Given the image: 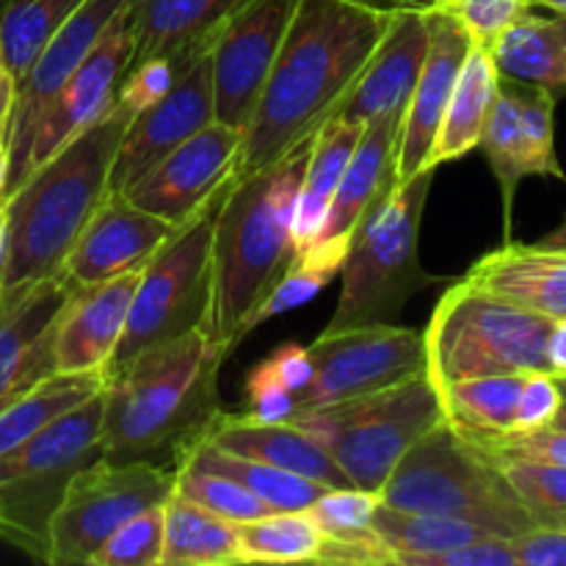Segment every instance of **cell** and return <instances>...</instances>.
Wrapping results in <instances>:
<instances>
[{"label":"cell","instance_id":"1","mask_svg":"<svg viewBox=\"0 0 566 566\" xmlns=\"http://www.w3.org/2000/svg\"><path fill=\"white\" fill-rule=\"evenodd\" d=\"M390 20L392 14L346 0H298L243 130L235 177L276 164L340 111Z\"/></svg>","mask_w":566,"mask_h":566},{"label":"cell","instance_id":"2","mask_svg":"<svg viewBox=\"0 0 566 566\" xmlns=\"http://www.w3.org/2000/svg\"><path fill=\"white\" fill-rule=\"evenodd\" d=\"M224 359V348L199 326L105 370L99 457L177 473L224 415L219 398Z\"/></svg>","mask_w":566,"mask_h":566},{"label":"cell","instance_id":"3","mask_svg":"<svg viewBox=\"0 0 566 566\" xmlns=\"http://www.w3.org/2000/svg\"><path fill=\"white\" fill-rule=\"evenodd\" d=\"M310 142L296 144L263 171L232 177L216 216L213 291L205 329L227 357L247 340L249 318L298 258L293 208Z\"/></svg>","mask_w":566,"mask_h":566},{"label":"cell","instance_id":"4","mask_svg":"<svg viewBox=\"0 0 566 566\" xmlns=\"http://www.w3.org/2000/svg\"><path fill=\"white\" fill-rule=\"evenodd\" d=\"M130 119V111L114 103L3 199L9 227L3 293L61 276L66 254L108 199L116 149Z\"/></svg>","mask_w":566,"mask_h":566},{"label":"cell","instance_id":"5","mask_svg":"<svg viewBox=\"0 0 566 566\" xmlns=\"http://www.w3.org/2000/svg\"><path fill=\"white\" fill-rule=\"evenodd\" d=\"M434 177L437 169L418 171L365 216L348 243L340 296L326 332L398 324L409 298L440 282L420 265V224Z\"/></svg>","mask_w":566,"mask_h":566},{"label":"cell","instance_id":"6","mask_svg":"<svg viewBox=\"0 0 566 566\" xmlns=\"http://www.w3.org/2000/svg\"><path fill=\"white\" fill-rule=\"evenodd\" d=\"M379 501L403 512L470 520L506 539L536 528L497 464L448 420L403 453L379 490Z\"/></svg>","mask_w":566,"mask_h":566},{"label":"cell","instance_id":"7","mask_svg":"<svg viewBox=\"0 0 566 566\" xmlns=\"http://www.w3.org/2000/svg\"><path fill=\"white\" fill-rule=\"evenodd\" d=\"M556 318L531 313L459 280L426 326V374L434 387L497 374H547V335Z\"/></svg>","mask_w":566,"mask_h":566},{"label":"cell","instance_id":"8","mask_svg":"<svg viewBox=\"0 0 566 566\" xmlns=\"http://www.w3.org/2000/svg\"><path fill=\"white\" fill-rule=\"evenodd\" d=\"M103 390L50 420L0 462V542L50 562V528L72 479L99 459Z\"/></svg>","mask_w":566,"mask_h":566},{"label":"cell","instance_id":"9","mask_svg":"<svg viewBox=\"0 0 566 566\" xmlns=\"http://www.w3.org/2000/svg\"><path fill=\"white\" fill-rule=\"evenodd\" d=\"M442 420L440 390L429 374H420L381 392L304 409L291 423L313 437L357 490L379 495L403 453Z\"/></svg>","mask_w":566,"mask_h":566},{"label":"cell","instance_id":"10","mask_svg":"<svg viewBox=\"0 0 566 566\" xmlns=\"http://www.w3.org/2000/svg\"><path fill=\"white\" fill-rule=\"evenodd\" d=\"M230 182L227 180L191 219L182 221L147 260L138 276L122 340L105 370L119 368L147 348L205 326L213 291L216 216L230 191Z\"/></svg>","mask_w":566,"mask_h":566},{"label":"cell","instance_id":"11","mask_svg":"<svg viewBox=\"0 0 566 566\" xmlns=\"http://www.w3.org/2000/svg\"><path fill=\"white\" fill-rule=\"evenodd\" d=\"M175 492V473L155 464H114L103 457L72 479L50 528V566H92L103 542L133 514Z\"/></svg>","mask_w":566,"mask_h":566},{"label":"cell","instance_id":"12","mask_svg":"<svg viewBox=\"0 0 566 566\" xmlns=\"http://www.w3.org/2000/svg\"><path fill=\"white\" fill-rule=\"evenodd\" d=\"M307 348L315 374L298 398L296 412L370 396L426 374V337L409 326L324 329Z\"/></svg>","mask_w":566,"mask_h":566},{"label":"cell","instance_id":"13","mask_svg":"<svg viewBox=\"0 0 566 566\" xmlns=\"http://www.w3.org/2000/svg\"><path fill=\"white\" fill-rule=\"evenodd\" d=\"M298 0H249L210 48L216 119L247 130Z\"/></svg>","mask_w":566,"mask_h":566},{"label":"cell","instance_id":"14","mask_svg":"<svg viewBox=\"0 0 566 566\" xmlns=\"http://www.w3.org/2000/svg\"><path fill=\"white\" fill-rule=\"evenodd\" d=\"M136 0H86L64 25L55 31V36L44 44L39 59L31 70L17 83L14 108H11L9 130H6V147H9V175H6L3 199L14 191L25 177L28 153H31L36 125L42 119L50 99L59 94V88L70 81L83 59L92 53L94 44L105 33L119 11L130 9Z\"/></svg>","mask_w":566,"mask_h":566},{"label":"cell","instance_id":"15","mask_svg":"<svg viewBox=\"0 0 566 566\" xmlns=\"http://www.w3.org/2000/svg\"><path fill=\"white\" fill-rule=\"evenodd\" d=\"M241 147L243 133L216 119L164 155L122 193L147 213L180 227L235 177Z\"/></svg>","mask_w":566,"mask_h":566},{"label":"cell","instance_id":"16","mask_svg":"<svg viewBox=\"0 0 566 566\" xmlns=\"http://www.w3.org/2000/svg\"><path fill=\"white\" fill-rule=\"evenodd\" d=\"M216 122L213 66L210 50L188 61L177 75L175 86L155 99L149 108L138 111L125 127L111 171V193H122L142 175H147L164 155L180 147L186 138Z\"/></svg>","mask_w":566,"mask_h":566},{"label":"cell","instance_id":"17","mask_svg":"<svg viewBox=\"0 0 566 566\" xmlns=\"http://www.w3.org/2000/svg\"><path fill=\"white\" fill-rule=\"evenodd\" d=\"M133 59V36L127 25V9L111 20L92 53L77 64L70 81L59 88L50 105L44 108L36 125L31 153H28L25 177L36 169L42 160L59 153L66 142L86 130L92 122L108 114L116 103V88L125 77ZM22 177V180H25Z\"/></svg>","mask_w":566,"mask_h":566},{"label":"cell","instance_id":"18","mask_svg":"<svg viewBox=\"0 0 566 566\" xmlns=\"http://www.w3.org/2000/svg\"><path fill=\"white\" fill-rule=\"evenodd\" d=\"M75 287L64 276L0 296V412L55 374L53 332Z\"/></svg>","mask_w":566,"mask_h":566},{"label":"cell","instance_id":"19","mask_svg":"<svg viewBox=\"0 0 566 566\" xmlns=\"http://www.w3.org/2000/svg\"><path fill=\"white\" fill-rule=\"evenodd\" d=\"M177 227L133 205L125 193H108L75 241L61 276L72 287H88L147 265Z\"/></svg>","mask_w":566,"mask_h":566},{"label":"cell","instance_id":"20","mask_svg":"<svg viewBox=\"0 0 566 566\" xmlns=\"http://www.w3.org/2000/svg\"><path fill=\"white\" fill-rule=\"evenodd\" d=\"M423 17L426 31H429V50H426L418 86H415L407 114H403L396 166L398 182L409 180V177L426 169V158H429L437 130H440L448 99H451L453 86H457L464 59L473 48L462 22L446 6L437 3L434 9L423 11Z\"/></svg>","mask_w":566,"mask_h":566},{"label":"cell","instance_id":"21","mask_svg":"<svg viewBox=\"0 0 566 566\" xmlns=\"http://www.w3.org/2000/svg\"><path fill=\"white\" fill-rule=\"evenodd\" d=\"M142 269L75 287L53 332L55 374H105L125 332Z\"/></svg>","mask_w":566,"mask_h":566},{"label":"cell","instance_id":"22","mask_svg":"<svg viewBox=\"0 0 566 566\" xmlns=\"http://www.w3.org/2000/svg\"><path fill=\"white\" fill-rule=\"evenodd\" d=\"M426 50H429V31H426L423 11L392 14L379 48L374 50L363 75L335 116L365 127L379 116L407 114L423 70Z\"/></svg>","mask_w":566,"mask_h":566},{"label":"cell","instance_id":"23","mask_svg":"<svg viewBox=\"0 0 566 566\" xmlns=\"http://www.w3.org/2000/svg\"><path fill=\"white\" fill-rule=\"evenodd\" d=\"M403 114H387L365 125L357 149L348 160L335 199L326 213L318 241L352 243L365 216L398 186V142H401ZM315 241V243H318Z\"/></svg>","mask_w":566,"mask_h":566},{"label":"cell","instance_id":"24","mask_svg":"<svg viewBox=\"0 0 566 566\" xmlns=\"http://www.w3.org/2000/svg\"><path fill=\"white\" fill-rule=\"evenodd\" d=\"M479 291L547 318L566 315V252L539 243L506 241L462 276Z\"/></svg>","mask_w":566,"mask_h":566},{"label":"cell","instance_id":"25","mask_svg":"<svg viewBox=\"0 0 566 566\" xmlns=\"http://www.w3.org/2000/svg\"><path fill=\"white\" fill-rule=\"evenodd\" d=\"M247 3L249 0H136L127 9L133 36L130 64L158 55L188 64L213 48V39L227 20Z\"/></svg>","mask_w":566,"mask_h":566},{"label":"cell","instance_id":"26","mask_svg":"<svg viewBox=\"0 0 566 566\" xmlns=\"http://www.w3.org/2000/svg\"><path fill=\"white\" fill-rule=\"evenodd\" d=\"M208 442L230 453H238V457L258 459V462L291 470V473L318 481L329 490L354 486L348 475L337 468L335 459L291 420L258 423V420H247L241 412H224Z\"/></svg>","mask_w":566,"mask_h":566},{"label":"cell","instance_id":"27","mask_svg":"<svg viewBox=\"0 0 566 566\" xmlns=\"http://www.w3.org/2000/svg\"><path fill=\"white\" fill-rule=\"evenodd\" d=\"M497 94H501V72L492 59V50L473 44L442 114L440 130L426 158V169H440L448 160L464 158L479 149L486 122L495 111Z\"/></svg>","mask_w":566,"mask_h":566},{"label":"cell","instance_id":"28","mask_svg":"<svg viewBox=\"0 0 566 566\" xmlns=\"http://www.w3.org/2000/svg\"><path fill=\"white\" fill-rule=\"evenodd\" d=\"M363 130V125H354L340 116H332L315 130L313 142H310L302 186L296 193V208H293V241H296L298 252L318 241L329 205L335 199L343 171H346L348 160L357 149Z\"/></svg>","mask_w":566,"mask_h":566},{"label":"cell","instance_id":"29","mask_svg":"<svg viewBox=\"0 0 566 566\" xmlns=\"http://www.w3.org/2000/svg\"><path fill=\"white\" fill-rule=\"evenodd\" d=\"M501 77L545 88L551 97H566V17L528 11L492 48Z\"/></svg>","mask_w":566,"mask_h":566},{"label":"cell","instance_id":"30","mask_svg":"<svg viewBox=\"0 0 566 566\" xmlns=\"http://www.w3.org/2000/svg\"><path fill=\"white\" fill-rule=\"evenodd\" d=\"M235 564V523L208 512L182 492L164 503V553L160 566Z\"/></svg>","mask_w":566,"mask_h":566},{"label":"cell","instance_id":"31","mask_svg":"<svg viewBox=\"0 0 566 566\" xmlns=\"http://www.w3.org/2000/svg\"><path fill=\"white\" fill-rule=\"evenodd\" d=\"M182 468L205 470V473H219L241 484L243 490L252 492L258 501H263L271 512H304L313 506L329 486L310 481L304 475L291 473V470L274 468V464L258 462V459L238 457V453L224 451L213 442H202Z\"/></svg>","mask_w":566,"mask_h":566},{"label":"cell","instance_id":"32","mask_svg":"<svg viewBox=\"0 0 566 566\" xmlns=\"http://www.w3.org/2000/svg\"><path fill=\"white\" fill-rule=\"evenodd\" d=\"M523 379L525 374H497L437 387L446 420L470 440L506 434L514 429V412H517Z\"/></svg>","mask_w":566,"mask_h":566},{"label":"cell","instance_id":"33","mask_svg":"<svg viewBox=\"0 0 566 566\" xmlns=\"http://www.w3.org/2000/svg\"><path fill=\"white\" fill-rule=\"evenodd\" d=\"M103 390L99 374H53L0 412V462L20 451L39 429Z\"/></svg>","mask_w":566,"mask_h":566},{"label":"cell","instance_id":"34","mask_svg":"<svg viewBox=\"0 0 566 566\" xmlns=\"http://www.w3.org/2000/svg\"><path fill=\"white\" fill-rule=\"evenodd\" d=\"M324 534L310 512H269L235 525V564H315Z\"/></svg>","mask_w":566,"mask_h":566},{"label":"cell","instance_id":"35","mask_svg":"<svg viewBox=\"0 0 566 566\" xmlns=\"http://www.w3.org/2000/svg\"><path fill=\"white\" fill-rule=\"evenodd\" d=\"M374 531L381 542L392 551L396 564L409 562L415 556H431V553L448 551V547L468 545L475 539H490L492 531L475 525L470 520L440 517V514H420L392 509L387 503H376Z\"/></svg>","mask_w":566,"mask_h":566},{"label":"cell","instance_id":"36","mask_svg":"<svg viewBox=\"0 0 566 566\" xmlns=\"http://www.w3.org/2000/svg\"><path fill=\"white\" fill-rule=\"evenodd\" d=\"M86 0H3L0 3V53L11 81L20 83L44 44Z\"/></svg>","mask_w":566,"mask_h":566},{"label":"cell","instance_id":"37","mask_svg":"<svg viewBox=\"0 0 566 566\" xmlns=\"http://www.w3.org/2000/svg\"><path fill=\"white\" fill-rule=\"evenodd\" d=\"M479 147L486 155V164H490L492 175L501 186L503 232H506V241H512L514 197H517L520 182L528 177V158H525L523 127H520V94L514 81L501 77V94H497L495 111L486 122Z\"/></svg>","mask_w":566,"mask_h":566},{"label":"cell","instance_id":"38","mask_svg":"<svg viewBox=\"0 0 566 566\" xmlns=\"http://www.w3.org/2000/svg\"><path fill=\"white\" fill-rule=\"evenodd\" d=\"M346 254L348 243L337 241H318L310 249H304V252H298V258L293 260L291 269L285 271V276L276 282V287L269 293V298H265L258 307V313L249 318L247 335H252V332L258 329L260 324H265V321L313 302V298L340 274L343 263H346Z\"/></svg>","mask_w":566,"mask_h":566},{"label":"cell","instance_id":"39","mask_svg":"<svg viewBox=\"0 0 566 566\" xmlns=\"http://www.w3.org/2000/svg\"><path fill=\"white\" fill-rule=\"evenodd\" d=\"M492 459V457H490ZM536 525H566V468L531 459H492Z\"/></svg>","mask_w":566,"mask_h":566},{"label":"cell","instance_id":"40","mask_svg":"<svg viewBox=\"0 0 566 566\" xmlns=\"http://www.w3.org/2000/svg\"><path fill=\"white\" fill-rule=\"evenodd\" d=\"M520 94V127H523L525 158H528V177H558L566 180L556 155V97L545 88L517 83Z\"/></svg>","mask_w":566,"mask_h":566},{"label":"cell","instance_id":"41","mask_svg":"<svg viewBox=\"0 0 566 566\" xmlns=\"http://www.w3.org/2000/svg\"><path fill=\"white\" fill-rule=\"evenodd\" d=\"M166 503V501H164ZM164 503L133 514L103 542L92 566H160L164 553Z\"/></svg>","mask_w":566,"mask_h":566},{"label":"cell","instance_id":"42","mask_svg":"<svg viewBox=\"0 0 566 566\" xmlns=\"http://www.w3.org/2000/svg\"><path fill=\"white\" fill-rule=\"evenodd\" d=\"M175 490L191 497L193 503L205 506L208 512L219 514V517L230 520V523H247V520H258L269 514L271 509L263 501L235 484L232 479L219 473H205V470L180 468L175 473Z\"/></svg>","mask_w":566,"mask_h":566},{"label":"cell","instance_id":"43","mask_svg":"<svg viewBox=\"0 0 566 566\" xmlns=\"http://www.w3.org/2000/svg\"><path fill=\"white\" fill-rule=\"evenodd\" d=\"M376 503H379L376 492L340 486V490H326L307 512L321 528L324 539H363V536L376 534Z\"/></svg>","mask_w":566,"mask_h":566},{"label":"cell","instance_id":"44","mask_svg":"<svg viewBox=\"0 0 566 566\" xmlns=\"http://www.w3.org/2000/svg\"><path fill=\"white\" fill-rule=\"evenodd\" d=\"M462 28L470 42L492 50L497 39L509 31L528 11H534V0H440Z\"/></svg>","mask_w":566,"mask_h":566},{"label":"cell","instance_id":"45","mask_svg":"<svg viewBox=\"0 0 566 566\" xmlns=\"http://www.w3.org/2000/svg\"><path fill=\"white\" fill-rule=\"evenodd\" d=\"M470 442H475L492 459H531V462L566 468V431L553 429V426L531 431H506V434L481 437V440Z\"/></svg>","mask_w":566,"mask_h":566},{"label":"cell","instance_id":"46","mask_svg":"<svg viewBox=\"0 0 566 566\" xmlns=\"http://www.w3.org/2000/svg\"><path fill=\"white\" fill-rule=\"evenodd\" d=\"M182 70H186V64H180L177 59H169V55H158V59L130 64L125 77L119 81V88H116V103L136 116L138 111L149 108L155 99L164 97L175 86L177 75Z\"/></svg>","mask_w":566,"mask_h":566},{"label":"cell","instance_id":"47","mask_svg":"<svg viewBox=\"0 0 566 566\" xmlns=\"http://www.w3.org/2000/svg\"><path fill=\"white\" fill-rule=\"evenodd\" d=\"M243 418L258 423H282L296 415V396L274 374L269 359L254 365L247 376V407Z\"/></svg>","mask_w":566,"mask_h":566},{"label":"cell","instance_id":"48","mask_svg":"<svg viewBox=\"0 0 566 566\" xmlns=\"http://www.w3.org/2000/svg\"><path fill=\"white\" fill-rule=\"evenodd\" d=\"M562 401H564V392L556 376L545 374V370L525 374L523 387H520L517 412H514L512 431L545 429V426L553 423Z\"/></svg>","mask_w":566,"mask_h":566},{"label":"cell","instance_id":"49","mask_svg":"<svg viewBox=\"0 0 566 566\" xmlns=\"http://www.w3.org/2000/svg\"><path fill=\"white\" fill-rule=\"evenodd\" d=\"M403 566H520L514 556V545L506 536H490L475 539L468 545L448 547V551L431 553V556H415Z\"/></svg>","mask_w":566,"mask_h":566},{"label":"cell","instance_id":"50","mask_svg":"<svg viewBox=\"0 0 566 566\" xmlns=\"http://www.w3.org/2000/svg\"><path fill=\"white\" fill-rule=\"evenodd\" d=\"M512 545L520 566H566V525H536Z\"/></svg>","mask_w":566,"mask_h":566},{"label":"cell","instance_id":"51","mask_svg":"<svg viewBox=\"0 0 566 566\" xmlns=\"http://www.w3.org/2000/svg\"><path fill=\"white\" fill-rule=\"evenodd\" d=\"M315 564L337 566H381L396 564L390 547L379 536H363V539H324Z\"/></svg>","mask_w":566,"mask_h":566},{"label":"cell","instance_id":"52","mask_svg":"<svg viewBox=\"0 0 566 566\" xmlns=\"http://www.w3.org/2000/svg\"><path fill=\"white\" fill-rule=\"evenodd\" d=\"M265 359L271 363L274 374L280 376L282 385H285L287 390L296 396V403H298V398H302V392L307 390L310 381H313V374H315L310 348L298 346V343H285V346H280L276 352H271Z\"/></svg>","mask_w":566,"mask_h":566},{"label":"cell","instance_id":"53","mask_svg":"<svg viewBox=\"0 0 566 566\" xmlns=\"http://www.w3.org/2000/svg\"><path fill=\"white\" fill-rule=\"evenodd\" d=\"M547 374L566 379V315L553 321L547 335Z\"/></svg>","mask_w":566,"mask_h":566},{"label":"cell","instance_id":"54","mask_svg":"<svg viewBox=\"0 0 566 566\" xmlns=\"http://www.w3.org/2000/svg\"><path fill=\"white\" fill-rule=\"evenodd\" d=\"M346 3L363 6V9L385 11V14H398V11H429L440 0H346Z\"/></svg>","mask_w":566,"mask_h":566},{"label":"cell","instance_id":"55","mask_svg":"<svg viewBox=\"0 0 566 566\" xmlns=\"http://www.w3.org/2000/svg\"><path fill=\"white\" fill-rule=\"evenodd\" d=\"M14 94H17V83L11 81V77L0 81V133L9 130L11 108H14Z\"/></svg>","mask_w":566,"mask_h":566},{"label":"cell","instance_id":"56","mask_svg":"<svg viewBox=\"0 0 566 566\" xmlns=\"http://www.w3.org/2000/svg\"><path fill=\"white\" fill-rule=\"evenodd\" d=\"M6 263H9V227H6V210L0 205V296L6 291Z\"/></svg>","mask_w":566,"mask_h":566},{"label":"cell","instance_id":"57","mask_svg":"<svg viewBox=\"0 0 566 566\" xmlns=\"http://www.w3.org/2000/svg\"><path fill=\"white\" fill-rule=\"evenodd\" d=\"M539 247H547V249H562V252H566V216L562 224L556 227V230L547 232L545 238L539 241Z\"/></svg>","mask_w":566,"mask_h":566},{"label":"cell","instance_id":"58","mask_svg":"<svg viewBox=\"0 0 566 566\" xmlns=\"http://www.w3.org/2000/svg\"><path fill=\"white\" fill-rule=\"evenodd\" d=\"M6 175H9V147H6V133H0V205L6 193Z\"/></svg>","mask_w":566,"mask_h":566},{"label":"cell","instance_id":"59","mask_svg":"<svg viewBox=\"0 0 566 566\" xmlns=\"http://www.w3.org/2000/svg\"><path fill=\"white\" fill-rule=\"evenodd\" d=\"M534 6H545V9L553 11V14L566 17V0H534Z\"/></svg>","mask_w":566,"mask_h":566},{"label":"cell","instance_id":"60","mask_svg":"<svg viewBox=\"0 0 566 566\" xmlns=\"http://www.w3.org/2000/svg\"><path fill=\"white\" fill-rule=\"evenodd\" d=\"M553 429H562V431H566V396H564V401H562V407H558V412H556V418H553Z\"/></svg>","mask_w":566,"mask_h":566},{"label":"cell","instance_id":"61","mask_svg":"<svg viewBox=\"0 0 566 566\" xmlns=\"http://www.w3.org/2000/svg\"><path fill=\"white\" fill-rule=\"evenodd\" d=\"M6 77H11V75H9V70H6V61H3V53H0V81H6Z\"/></svg>","mask_w":566,"mask_h":566},{"label":"cell","instance_id":"62","mask_svg":"<svg viewBox=\"0 0 566 566\" xmlns=\"http://www.w3.org/2000/svg\"><path fill=\"white\" fill-rule=\"evenodd\" d=\"M558 385H562V392L566 396V379H558Z\"/></svg>","mask_w":566,"mask_h":566}]
</instances>
